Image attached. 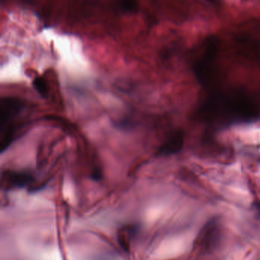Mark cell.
Returning a JSON list of instances; mask_svg holds the SVG:
<instances>
[{
  "label": "cell",
  "mask_w": 260,
  "mask_h": 260,
  "mask_svg": "<svg viewBox=\"0 0 260 260\" xmlns=\"http://www.w3.org/2000/svg\"><path fill=\"white\" fill-rule=\"evenodd\" d=\"M259 112L250 94L241 89H232L209 94L198 108V114L203 121L228 124L254 121Z\"/></svg>",
  "instance_id": "obj_1"
},
{
  "label": "cell",
  "mask_w": 260,
  "mask_h": 260,
  "mask_svg": "<svg viewBox=\"0 0 260 260\" xmlns=\"http://www.w3.org/2000/svg\"><path fill=\"white\" fill-rule=\"evenodd\" d=\"M24 103L16 97H4L0 100V151L4 152L15 140L14 121L22 111Z\"/></svg>",
  "instance_id": "obj_2"
},
{
  "label": "cell",
  "mask_w": 260,
  "mask_h": 260,
  "mask_svg": "<svg viewBox=\"0 0 260 260\" xmlns=\"http://www.w3.org/2000/svg\"><path fill=\"white\" fill-rule=\"evenodd\" d=\"M219 47L218 38L209 37L203 42L201 53L194 62V74L198 82L205 86L215 79Z\"/></svg>",
  "instance_id": "obj_3"
},
{
  "label": "cell",
  "mask_w": 260,
  "mask_h": 260,
  "mask_svg": "<svg viewBox=\"0 0 260 260\" xmlns=\"http://www.w3.org/2000/svg\"><path fill=\"white\" fill-rule=\"evenodd\" d=\"M221 237L220 226L216 221L208 223L198 235L195 244V250L199 255L205 254L213 250Z\"/></svg>",
  "instance_id": "obj_4"
},
{
  "label": "cell",
  "mask_w": 260,
  "mask_h": 260,
  "mask_svg": "<svg viewBox=\"0 0 260 260\" xmlns=\"http://www.w3.org/2000/svg\"><path fill=\"white\" fill-rule=\"evenodd\" d=\"M35 177L30 172L24 171H5L2 173V187L5 190L19 189L31 186Z\"/></svg>",
  "instance_id": "obj_5"
},
{
  "label": "cell",
  "mask_w": 260,
  "mask_h": 260,
  "mask_svg": "<svg viewBox=\"0 0 260 260\" xmlns=\"http://www.w3.org/2000/svg\"><path fill=\"white\" fill-rule=\"evenodd\" d=\"M184 133L181 130L172 132L163 143L159 147L157 154L158 155L168 156L177 154L184 145Z\"/></svg>",
  "instance_id": "obj_6"
},
{
  "label": "cell",
  "mask_w": 260,
  "mask_h": 260,
  "mask_svg": "<svg viewBox=\"0 0 260 260\" xmlns=\"http://www.w3.org/2000/svg\"><path fill=\"white\" fill-rule=\"evenodd\" d=\"M115 6L123 13H135L138 10L137 0H115Z\"/></svg>",
  "instance_id": "obj_7"
},
{
  "label": "cell",
  "mask_w": 260,
  "mask_h": 260,
  "mask_svg": "<svg viewBox=\"0 0 260 260\" xmlns=\"http://www.w3.org/2000/svg\"><path fill=\"white\" fill-rule=\"evenodd\" d=\"M33 86L41 97L47 98L48 94L47 83L43 77H36L33 80Z\"/></svg>",
  "instance_id": "obj_8"
},
{
  "label": "cell",
  "mask_w": 260,
  "mask_h": 260,
  "mask_svg": "<svg viewBox=\"0 0 260 260\" xmlns=\"http://www.w3.org/2000/svg\"><path fill=\"white\" fill-rule=\"evenodd\" d=\"M133 232L134 229H131V227H127L126 229L121 231L120 235H119V241L124 248L128 249V244L131 241V237L133 236Z\"/></svg>",
  "instance_id": "obj_9"
},
{
  "label": "cell",
  "mask_w": 260,
  "mask_h": 260,
  "mask_svg": "<svg viewBox=\"0 0 260 260\" xmlns=\"http://www.w3.org/2000/svg\"><path fill=\"white\" fill-rule=\"evenodd\" d=\"M102 172H101L100 171H99V170H96V171H94L92 173V179H93V180L99 181V180H102Z\"/></svg>",
  "instance_id": "obj_10"
}]
</instances>
